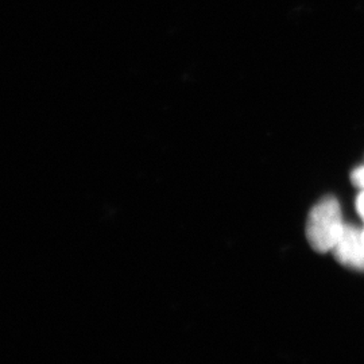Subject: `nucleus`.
I'll return each mask as SVG.
<instances>
[{
  "label": "nucleus",
  "mask_w": 364,
  "mask_h": 364,
  "mask_svg": "<svg viewBox=\"0 0 364 364\" xmlns=\"http://www.w3.org/2000/svg\"><path fill=\"white\" fill-rule=\"evenodd\" d=\"M344 227L338 200L335 197H326L309 213L306 236L316 251L326 252L335 248Z\"/></svg>",
  "instance_id": "f257e3e1"
},
{
  "label": "nucleus",
  "mask_w": 364,
  "mask_h": 364,
  "mask_svg": "<svg viewBox=\"0 0 364 364\" xmlns=\"http://www.w3.org/2000/svg\"><path fill=\"white\" fill-rule=\"evenodd\" d=\"M336 259L355 270H364V247L362 231L353 225H346L336 246L333 248Z\"/></svg>",
  "instance_id": "f03ea898"
},
{
  "label": "nucleus",
  "mask_w": 364,
  "mask_h": 364,
  "mask_svg": "<svg viewBox=\"0 0 364 364\" xmlns=\"http://www.w3.org/2000/svg\"><path fill=\"white\" fill-rule=\"evenodd\" d=\"M352 182L364 191V168H359L352 173Z\"/></svg>",
  "instance_id": "7ed1b4c3"
},
{
  "label": "nucleus",
  "mask_w": 364,
  "mask_h": 364,
  "mask_svg": "<svg viewBox=\"0 0 364 364\" xmlns=\"http://www.w3.org/2000/svg\"><path fill=\"white\" fill-rule=\"evenodd\" d=\"M356 208H358V213L362 216V219L364 220V191L359 195V197H358Z\"/></svg>",
  "instance_id": "20e7f679"
}]
</instances>
